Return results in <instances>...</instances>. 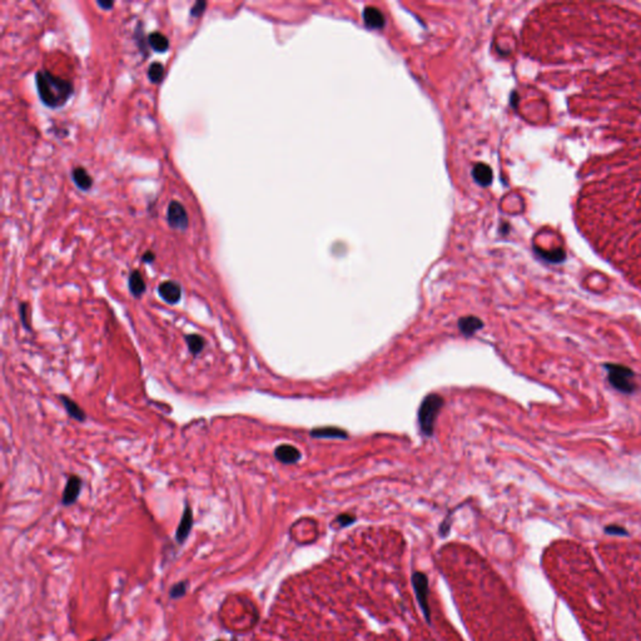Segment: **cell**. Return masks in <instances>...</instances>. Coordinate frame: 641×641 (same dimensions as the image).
I'll list each match as a JSON object with an SVG mask.
<instances>
[{"label":"cell","instance_id":"1","mask_svg":"<svg viewBox=\"0 0 641 641\" xmlns=\"http://www.w3.org/2000/svg\"><path fill=\"white\" fill-rule=\"evenodd\" d=\"M35 85L41 103L51 108L63 107L73 94L72 81L57 77L48 70L36 72Z\"/></svg>","mask_w":641,"mask_h":641},{"label":"cell","instance_id":"2","mask_svg":"<svg viewBox=\"0 0 641 641\" xmlns=\"http://www.w3.org/2000/svg\"><path fill=\"white\" fill-rule=\"evenodd\" d=\"M443 404V400L438 395H428L424 401H422L421 407L419 411V422L422 432L426 436H431L433 433V427H435L436 417L440 412L441 407Z\"/></svg>","mask_w":641,"mask_h":641},{"label":"cell","instance_id":"3","mask_svg":"<svg viewBox=\"0 0 641 641\" xmlns=\"http://www.w3.org/2000/svg\"><path fill=\"white\" fill-rule=\"evenodd\" d=\"M411 581L412 585H414L415 593H416L420 608H421L422 613L425 615V619L427 620V622H431V609L430 604H428V595H430V592H428L427 576L424 572L416 571L412 575Z\"/></svg>","mask_w":641,"mask_h":641},{"label":"cell","instance_id":"4","mask_svg":"<svg viewBox=\"0 0 641 641\" xmlns=\"http://www.w3.org/2000/svg\"><path fill=\"white\" fill-rule=\"evenodd\" d=\"M168 224L178 231H186L188 228L189 219L186 208L182 203L177 201H172L168 206L167 211Z\"/></svg>","mask_w":641,"mask_h":641},{"label":"cell","instance_id":"5","mask_svg":"<svg viewBox=\"0 0 641 641\" xmlns=\"http://www.w3.org/2000/svg\"><path fill=\"white\" fill-rule=\"evenodd\" d=\"M158 293L160 298L168 304H177L182 298V287L174 281H164L159 285Z\"/></svg>","mask_w":641,"mask_h":641},{"label":"cell","instance_id":"6","mask_svg":"<svg viewBox=\"0 0 641 641\" xmlns=\"http://www.w3.org/2000/svg\"><path fill=\"white\" fill-rule=\"evenodd\" d=\"M81 490V480L75 475H72L67 481L64 491H63L62 503L64 506H70L78 500Z\"/></svg>","mask_w":641,"mask_h":641},{"label":"cell","instance_id":"7","mask_svg":"<svg viewBox=\"0 0 641 641\" xmlns=\"http://www.w3.org/2000/svg\"><path fill=\"white\" fill-rule=\"evenodd\" d=\"M192 525H193V512H192V509L189 506H186L185 511H183L182 520H180L179 526H178L177 532H175V538H177L178 542H185V540L188 537L189 532H191Z\"/></svg>","mask_w":641,"mask_h":641},{"label":"cell","instance_id":"8","mask_svg":"<svg viewBox=\"0 0 641 641\" xmlns=\"http://www.w3.org/2000/svg\"><path fill=\"white\" fill-rule=\"evenodd\" d=\"M276 459L282 464H296L301 459V452L291 445H281L274 451Z\"/></svg>","mask_w":641,"mask_h":641},{"label":"cell","instance_id":"9","mask_svg":"<svg viewBox=\"0 0 641 641\" xmlns=\"http://www.w3.org/2000/svg\"><path fill=\"white\" fill-rule=\"evenodd\" d=\"M128 286H129V291L134 298H141L147 290V285L146 282H144L143 276H142V273L136 269L133 270V272L129 274V282H128Z\"/></svg>","mask_w":641,"mask_h":641},{"label":"cell","instance_id":"10","mask_svg":"<svg viewBox=\"0 0 641 641\" xmlns=\"http://www.w3.org/2000/svg\"><path fill=\"white\" fill-rule=\"evenodd\" d=\"M72 178L77 187L81 191H89L93 186V179L83 167H77L72 170Z\"/></svg>","mask_w":641,"mask_h":641},{"label":"cell","instance_id":"11","mask_svg":"<svg viewBox=\"0 0 641 641\" xmlns=\"http://www.w3.org/2000/svg\"><path fill=\"white\" fill-rule=\"evenodd\" d=\"M59 398L60 401H62L63 406H64L65 411L68 412V415H69L72 419L77 420V421L79 422H83L84 420H85V412H84L83 409H81L80 407L72 400V398L67 397V396L64 395L59 396Z\"/></svg>","mask_w":641,"mask_h":641},{"label":"cell","instance_id":"12","mask_svg":"<svg viewBox=\"0 0 641 641\" xmlns=\"http://www.w3.org/2000/svg\"><path fill=\"white\" fill-rule=\"evenodd\" d=\"M459 327L464 335L471 336L476 331H479L480 328H482V322L477 317H464V318L460 319Z\"/></svg>","mask_w":641,"mask_h":641},{"label":"cell","instance_id":"13","mask_svg":"<svg viewBox=\"0 0 641 641\" xmlns=\"http://www.w3.org/2000/svg\"><path fill=\"white\" fill-rule=\"evenodd\" d=\"M148 43L152 47V49L154 52H157V53H164L169 48L168 38L165 35H163L162 33H158V31H154V33H152L149 35Z\"/></svg>","mask_w":641,"mask_h":641},{"label":"cell","instance_id":"14","mask_svg":"<svg viewBox=\"0 0 641 641\" xmlns=\"http://www.w3.org/2000/svg\"><path fill=\"white\" fill-rule=\"evenodd\" d=\"M311 433L313 437H319V438H346L347 437V433H346L345 431L341 430V428H336V427L317 428V430L312 431Z\"/></svg>","mask_w":641,"mask_h":641},{"label":"cell","instance_id":"15","mask_svg":"<svg viewBox=\"0 0 641 641\" xmlns=\"http://www.w3.org/2000/svg\"><path fill=\"white\" fill-rule=\"evenodd\" d=\"M185 340L188 346L189 352H191L193 356H198V354L203 351L204 346H206V340H204L202 336L196 335V333H193V335H187L185 337Z\"/></svg>","mask_w":641,"mask_h":641},{"label":"cell","instance_id":"16","mask_svg":"<svg viewBox=\"0 0 641 641\" xmlns=\"http://www.w3.org/2000/svg\"><path fill=\"white\" fill-rule=\"evenodd\" d=\"M364 22L370 28H381L383 25V15L375 8H367L364 12Z\"/></svg>","mask_w":641,"mask_h":641},{"label":"cell","instance_id":"17","mask_svg":"<svg viewBox=\"0 0 641 641\" xmlns=\"http://www.w3.org/2000/svg\"><path fill=\"white\" fill-rule=\"evenodd\" d=\"M474 175H475V178H476L477 182H479L480 185H483V186L488 185V183H490V180H491V178H492V173H491L490 168L486 167V165H483V164H479L476 168H475Z\"/></svg>","mask_w":641,"mask_h":641},{"label":"cell","instance_id":"18","mask_svg":"<svg viewBox=\"0 0 641 641\" xmlns=\"http://www.w3.org/2000/svg\"><path fill=\"white\" fill-rule=\"evenodd\" d=\"M164 77V67L160 63H152L148 69V78L152 83L158 84Z\"/></svg>","mask_w":641,"mask_h":641},{"label":"cell","instance_id":"19","mask_svg":"<svg viewBox=\"0 0 641 641\" xmlns=\"http://www.w3.org/2000/svg\"><path fill=\"white\" fill-rule=\"evenodd\" d=\"M186 591H187V584H186V582H179V584L174 585V586L172 587V590H170V596H172V599H179L185 595Z\"/></svg>","mask_w":641,"mask_h":641},{"label":"cell","instance_id":"20","mask_svg":"<svg viewBox=\"0 0 641 641\" xmlns=\"http://www.w3.org/2000/svg\"><path fill=\"white\" fill-rule=\"evenodd\" d=\"M206 7H207V3L206 2H197L196 4H194V7L191 9L192 17H194V18L199 17V15H201L202 13H203V10L206 9Z\"/></svg>","mask_w":641,"mask_h":641},{"label":"cell","instance_id":"21","mask_svg":"<svg viewBox=\"0 0 641 641\" xmlns=\"http://www.w3.org/2000/svg\"><path fill=\"white\" fill-rule=\"evenodd\" d=\"M27 316H28V304L22 303L20 304V319H22V323L23 326H24L25 330H30V327H29L30 323L27 320Z\"/></svg>","mask_w":641,"mask_h":641},{"label":"cell","instance_id":"22","mask_svg":"<svg viewBox=\"0 0 641 641\" xmlns=\"http://www.w3.org/2000/svg\"><path fill=\"white\" fill-rule=\"evenodd\" d=\"M354 521V517L351 516V515H341V516L337 517L336 522L341 525V526H347V525L352 524Z\"/></svg>","mask_w":641,"mask_h":641},{"label":"cell","instance_id":"23","mask_svg":"<svg viewBox=\"0 0 641 641\" xmlns=\"http://www.w3.org/2000/svg\"><path fill=\"white\" fill-rule=\"evenodd\" d=\"M154 258H156V256H154L153 252H151V251L146 252V253L143 254V257H142L143 262H146V263H152V262L154 261Z\"/></svg>","mask_w":641,"mask_h":641},{"label":"cell","instance_id":"24","mask_svg":"<svg viewBox=\"0 0 641 641\" xmlns=\"http://www.w3.org/2000/svg\"><path fill=\"white\" fill-rule=\"evenodd\" d=\"M98 5L101 8H104L106 10H109V9H112L113 5H114V3H113V2H98Z\"/></svg>","mask_w":641,"mask_h":641},{"label":"cell","instance_id":"25","mask_svg":"<svg viewBox=\"0 0 641 641\" xmlns=\"http://www.w3.org/2000/svg\"><path fill=\"white\" fill-rule=\"evenodd\" d=\"M217 641H222V640H217ZM233 641H235V640H233Z\"/></svg>","mask_w":641,"mask_h":641},{"label":"cell","instance_id":"26","mask_svg":"<svg viewBox=\"0 0 641 641\" xmlns=\"http://www.w3.org/2000/svg\"><path fill=\"white\" fill-rule=\"evenodd\" d=\"M91 641H94V640H91Z\"/></svg>","mask_w":641,"mask_h":641}]
</instances>
